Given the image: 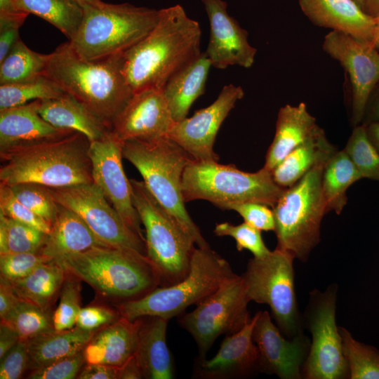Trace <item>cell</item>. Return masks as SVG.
I'll list each match as a JSON object with an SVG mask.
<instances>
[{
    "label": "cell",
    "instance_id": "cell-16",
    "mask_svg": "<svg viewBox=\"0 0 379 379\" xmlns=\"http://www.w3.org/2000/svg\"><path fill=\"white\" fill-rule=\"evenodd\" d=\"M123 143L111 131L103 138L91 142L89 155L93 180L125 224L145 239L139 214L133 202L130 180L122 165Z\"/></svg>",
    "mask_w": 379,
    "mask_h": 379
},
{
    "label": "cell",
    "instance_id": "cell-40",
    "mask_svg": "<svg viewBox=\"0 0 379 379\" xmlns=\"http://www.w3.org/2000/svg\"><path fill=\"white\" fill-rule=\"evenodd\" d=\"M344 150L363 178L379 181V152L368 140L363 124L353 127Z\"/></svg>",
    "mask_w": 379,
    "mask_h": 379
},
{
    "label": "cell",
    "instance_id": "cell-60",
    "mask_svg": "<svg viewBox=\"0 0 379 379\" xmlns=\"http://www.w3.org/2000/svg\"><path fill=\"white\" fill-rule=\"evenodd\" d=\"M82 6L84 5H96L102 2L101 0H78Z\"/></svg>",
    "mask_w": 379,
    "mask_h": 379
},
{
    "label": "cell",
    "instance_id": "cell-44",
    "mask_svg": "<svg viewBox=\"0 0 379 379\" xmlns=\"http://www.w3.org/2000/svg\"><path fill=\"white\" fill-rule=\"evenodd\" d=\"M53 260L41 252L0 254L1 276L10 281L27 277L39 265Z\"/></svg>",
    "mask_w": 379,
    "mask_h": 379
},
{
    "label": "cell",
    "instance_id": "cell-22",
    "mask_svg": "<svg viewBox=\"0 0 379 379\" xmlns=\"http://www.w3.org/2000/svg\"><path fill=\"white\" fill-rule=\"evenodd\" d=\"M74 132L48 123L38 112L35 100L0 109V158L65 138Z\"/></svg>",
    "mask_w": 379,
    "mask_h": 379
},
{
    "label": "cell",
    "instance_id": "cell-32",
    "mask_svg": "<svg viewBox=\"0 0 379 379\" xmlns=\"http://www.w3.org/2000/svg\"><path fill=\"white\" fill-rule=\"evenodd\" d=\"M66 272L59 262L52 260L39 265L27 277L11 282L21 299L51 310L60 295Z\"/></svg>",
    "mask_w": 379,
    "mask_h": 379
},
{
    "label": "cell",
    "instance_id": "cell-15",
    "mask_svg": "<svg viewBox=\"0 0 379 379\" xmlns=\"http://www.w3.org/2000/svg\"><path fill=\"white\" fill-rule=\"evenodd\" d=\"M322 48L348 74L350 123L353 127L361 124L369 96L379 82L378 49L370 43L337 31L325 36Z\"/></svg>",
    "mask_w": 379,
    "mask_h": 379
},
{
    "label": "cell",
    "instance_id": "cell-11",
    "mask_svg": "<svg viewBox=\"0 0 379 379\" xmlns=\"http://www.w3.org/2000/svg\"><path fill=\"white\" fill-rule=\"evenodd\" d=\"M294 259L277 247L264 258L251 259L241 275L250 301L267 305L277 327L289 338L302 333L295 291Z\"/></svg>",
    "mask_w": 379,
    "mask_h": 379
},
{
    "label": "cell",
    "instance_id": "cell-9",
    "mask_svg": "<svg viewBox=\"0 0 379 379\" xmlns=\"http://www.w3.org/2000/svg\"><path fill=\"white\" fill-rule=\"evenodd\" d=\"M324 166L313 168L286 188L272 208L277 247L301 262L319 243L321 221L329 212L321 186Z\"/></svg>",
    "mask_w": 379,
    "mask_h": 379
},
{
    "label": "cell",
    "instance_id": "cell-50",
    "mask_svg": "<svg viewBox=\"0 0 379 379\" xmlns=\"http://www.w3.org/2000/svg\"><path fill=\"white\" fill-rule=\"evenodd\" d=\"M29 13L21 11L0 13V62L20 39L19 29Z\"/></svg>",
    "mask_w": 379,
    "mask_h": 379
},
{
    "label": "cell",
    "instance_id": "cell-25",
    "mask_svg": "<svg viewBox=\"0 0 379 379\" xmlns=\"http://www.w3.org/2000/svg\"><path fill=\"white\" fill-rule=\"evenodd\" d=\"M135 357L142 378L171 379L174 376L172 355L166 343L167 319L142 317Z\"/></svg>",
    "mask_w": 379,
    "mask_h": 379
},
{
    "label": "cell",
    "instance_id": "cell-51",
    "mask_svg": "<svg viewBox=\"0 0 379 379\" xmlns=\"http://www.w3.org/2000/svg\"><path fill=\"white\" fill-rule=\"evenodd\" d=\"M117 367L86 363L77 379H117Z\"/></svg>",
    "mask_w": 379,
    "mask_h": 379
},
{
    "label": "cell",
    "instance_id": "cell-21",
    "mask_svg": "<svg viewBox=\"0 0 379 379\" xmlns=\"http://www.w3.org/2000/svg\"><path fill=\"white\" fill-rule=\"evenodd\" d=\"M255 314L239 331L227 335L217 354L210 359H197L194 376L204 379L243 378L259 368V352L253 339Z\"/></svg>",
    "mask_w": 379,
    "mask_h": 379
},
{
    "label": "cell",
    "instance_id": "cell-19",
    "mask_svg": "<svg viewBox=\"0 0 379 379\" xmlns=\"http://www.w3.org/2000/svg\"><path fill=\"white\" fill-rule=\"evenodd\" d=\"M174 121L162 89L133 93L113 121L111 132L122 142L168 136Z\"/></svg>",
    "mask_w": 379,
    "mask_h": 379
},
{
    "label": "cell",
    "instance_id": "cell-28",
    "mask_svg": "<svg viewBox=\"0 0 379 379\" xmlns=\"http://www.w3.org/2000/svg\"><path fill=\"white\" fill-rule=\"evenodd\" d=\"M39 114L50 124L61 129L84 134L90 142L111 131L83 105L67 93L51 98L35 100Z\"/></svg>",
    "mask_w": 379,
    "mask_h": 379
},
{
    "label": "cell",
    "instance_id": "cell-53",
    "mask_svg": "<svg viewBox=\"0 0 379 379\" xmlns=\"http://www.w3.org/2000/svg\"><path fill=\"white\" fill-rule=\"evenodd\" d=\"M18 333L11 326L1 321L0 324V359L19 341Z\"/></svg>",
    "mask_w": 379,
    "mask_h": 379
},
{
    "label": "cell",
    "instance_id": "cell-14",
    "mask_svg": "<svg viewBox=\"0 0 379 379\" xmlns=\"http://www.w3.org/2000/svg\"><path fill=\"white\" fill-rule=\"evenodd\" d=\"M48 188L58 204L77 213L106 245L133 249L147 255L145 239L125 224L93 182Z\"/></svg>",
    "mask_w": 379,
    "mask_h": 379
},
{
    "label": "cell",
    "instance_id": "cell-57",
    "mask_svg": "<svg viewBox=\"0 0 379 379\" xmlns=\"http://www.w3.org/2000/svg\"><path fill=\"white\" fill-rule=\"evenodd\" d=\"M364 11L371 16H378L379 15V0H366Z\"/></svg>",
    "mask_w": 379,
    "mask_h": 379
},
{
    "label": "cell",
    "instance_id": "cell-1",
    "mask_svg": "<svg viewBox=\"0 0 379 379\" xmlns=\"http://www.w3.org/2000/svg\"><path fill=\"white\" fill-rule=\"evenodd\" d=\"M201 37L199 24L180 5L160 9L152 30L121 54L122 72L133 92L163 89L199 57Z\"/></svg>",
    "mask_w": 379,
    "mask_h": 379
},
{
    "label": "cell",
    "instance_id": "cell-31",
    "mask_svg": "<svg viewBox=\"0 0 379 379\" xmlns=\"http://www.w3.org/2000/svg\"><path fill=\"white\" fill-rule=\"evenodd\" d=\"M93 333L75 326L69 330L53 331L27 340L29 371L83 351Z\"/></svg>",
    "mask_w": 379,
    "mask_h": 379
},
{
    "label": "cell",
    "instance_id": "cell-12",
    "mask_svg": "<svg viewBox=\"0 0 379 379\" xmlns=\"http://www.w3.org/2000/svg\"><path fill=\"white\" fill-rule=\"evenodd\" d=\"M249 302L243 278L237 275L197 303L193 311L180 317L178 324L197 345L198 359H206L220 335L233 334L248 323Z\"/></svg>",
    "mask_w": 379,
    "mask_h": 379
},
{
    "label": "cell",
    "instance_id": "cell-4",
    "mask_svg": "<svg viewBox=\"0 0 379 379\" xmlns=\"http://www.w3.org/2000/svg\"><path fill=\"white\" fill-rule=\"evenodd\" d=\"M91 142L79 132L1 159L0 185L34 182L48 187L93 183Z\"/></svg>",
    "mask_w": 379,
    "mask_h": 379
},
{
    "label": "cell",
    "instance_id": "cell-43",
    "mask_svg": "<svg viewBox=\"0 0 379 379\" xmlns=\"http://www.w3.org/2000/svg\"><path fill=\"white\" fill-rule=\"evenodd\" d=\"M260 232L246 222L237 225L229 222L218 223L213 230L216 236L232 237L239 251L246 249L257 258H264L271 253L265 244Z\"/></svg>",
    "mask_w": 379,
    "mask_h": 379
},
{
    "label": "cell",
    "instance_id": "cell-55",
    "mask_svg": "<svg viewBox=\"0 0 379 379\" xmlns=\"http://www.w3.org/2000/svg\"><path fill=\"white\" fill-rule=\"evenodd\" d=\"M140 378H142V375L135 355L122 366L118 368L117 379Z\"/></svg>",
    "mask_w": 379,
    "mask_h": 379
},
{
    "label": "cell",
    "instance_id": "cell-18",
    "mask_svg": "<svg viewBox=\"0 0 379 379\" xmlns=\"http://www.w3.org/2000/svg\"><path fill=\"white\" fill-rule=\"evenodd\" d=\"M256 314L253 339L258 349L260 371L281 379L302 378L310 346L309 339L301 333L288 340L273 324L268 312Z\"/></svg>",
    "mask_w": 379,
    "mask_h": 379
},
{
    "label": "cell",
    "instance_id": "cell-47",
    "mask_svg": "<svg viewBox=\"0 0 379 379\" xmlns=\"http://www.w3.org/2000/svg\"><path fill=\"white\" fill-rule=\"evenodd\" d=\"M121 317L114 306L112 307L100 302L81 307L76 321V326L81 329L95 332L114 323Z\"/></svg>",
    "mask_w": 379,
    "mask_h": 379
},
{
    "label": "cell",
    "instance_id": "cell-8",
    "mask_svg": "<svg viewBox=\"0 0 379 379\" xmlns=\"http://www.w3.org/2000/svg\"><path fill=\"white\" fill-rule=\"evenodd\" d=\"M264 166L254 173L218 161L194 160L185 168L182 178L185 202L206 200L226 210L230 204L257 202L274 207L284 191Z\"/></svg>",
    "mask_w": 379,
    "mask_h": 379
},
{
    "label": "cell",
    "instance_id": "cell-27",
    "mask_svg": "<svg viewBox=\"0 0 379 379\" xmlns=\"http://www.w3.org/2000/svg\"><path fill=\"white\" fill-rule=\"evenodd\" d=\"M105 246L77 213L58 204L55 220L41 253L59 260L67 255Z\"/></svg>",
    "mask_w": 379,
    "mask_h": 379
},
{
    "label": "cell",
    "instance_id": "cell-59",
    "mask_svg": "<svg viewBox=\"0 0 379 379\" xmlns=\"http://www.w3.org/2000/svg\"><path fill=\"white\" fill-rule=\"evenodd\" d=\"M376 19V28H375V34L374 37V40L373 42V46L379 49V15L375 17Z\"/></svg>",
    "mask_w": 379,
    "mask_h": 379
},
{
    "label": "cell",
    "instance_id": "cell-26",
    "mask_svg": "<svg viewBox=\"0 0 379 379\" xmlns=\"http://www.w3.org/2000/svg\"><path fill=\"white\" fill-rule=\"evenodd\" d=\"M319 128L315 118L304 102L281 107L264 167L272 172L292 150L312 137Z\"/></svg>",
    "mask_w": 379,
    "mask_h": 379
},
{
    "label": "cell",
    "instance_id": "cell-29",
    "mask_svg": "<svg viewBox=\"0 0 379 379\" xmlns=\"http://www.w3.org/2000/svg\"><path fill=\"white\" fill-rule=\"evenodd\" d=\"M337 151L319 127L312 137L292 150L272 171V178L280 187H290L313 168L325 165Z\"/></svg>",
    "mask_w": 379,
    "mask_h": 379
},
{
    "label": "cell",
    "instance_id": "cell-34",
    "mask_svg": "<svg viewBox=\"0 0 379 379\" xmlns=\"http://www.w3.org/2000/svg\"><path fill=\"white\" fill-rule=\"evenodd\" d=\"M19 11L37 15L71 40L83 20L84 7L78 0H13Z\"/></svg>",
    "mask_w": 379,
    "mask_h": 379
},
{
    "label": "cell",
    "instance_id": "cell-20",
    "mask_svg": "<svg viewBox=\"0 0 379 379\" xmlns=\"http://www.w3.org/2000/svg\"><path fill=\"white\" fill-rule=\"evenodd\" d=\"M210 23V38L205 51L212 66L223 69L231 65L251 67L257 50L248 32L227 12L223 0H201Z\"/></svg>",
    "mask_w": 379,
    "mask_h": 379
},
{
    "label": "cell",
    "instance_id": "cell-2",
    "mask_svg": "<svg viewBox=\"0 0 379 379\" xmlns=\"http://www.w3.org/2000/svg\"><path fill=\"white\" fill-rule=\"evenodd\" d=\"M44 74L83 105L110 131L133 92L121 69V55L99 60L79 57L69 41L49 54Z\"/></svg>",
    "mask_w": 379,
    "mask_h": 379
},
{
    "label": "cell",
    "instance_id": "cell-54",
    "mask_svg": "<svg viewBox=\"0 0 379 379\" xmlns=\"http://www.w3.org/2000/svg\"><path fill=\"white\" fill-rule=\"evenodd\" d=\"M379 122V82L368 100L361 124Z\"/></svg>",
    "mask_w": 379,
    "mask_h": 379
},
{
    "label": "cell",
    "instance_id": "cell-58",
    "mask_svg": "<svg viewBox=\"0 0 379 379\" xmlns=\"http://www.w3.org/2000/svg\"><path fill=\"white\" fill-rule=\"evenodd\" d=\"M19 11L13 0H0V13H13Z\"/></svg>",
    "mask_w": 379,
    "mask_h": 379
},
{
    "label": "cell",
    "instance_id": "cell-6",
    "mask_svg": "<svg viewBox=\"0 0 379 379\" xmlns=\"http://www.w3.org/2000/svg\"><path fill=\"white\" fill-rule=\"evenodd\" d=\"M83 20L68 41L81 58L99 60L120 55L155 27L159 10L128 3L84 5Z\"/></svg>",
    "mask_w": 379,
    "mask_h": 379
},
{
    "label": "cell",
    "instance_id": "cell-45",
    "mask_svg": "<svg viewBox=\"0 0 379 379\" xmlns=\"http://www.w3.org/2000/svg\"><path fill=\"white\" fill-rule=\"evenodd\" d=\"M0 213L47 234L51 231V225L47 221L18 201L9 187L4 185H0Z\"/></svg>",
    "mask_w": 379,
    "mask_h": 379
},
{
    "label": "cell",
    "instance_id": "cell-37",
    "mask_svg": "<svg viewBox=\"0 0 379 379\" xmlns=\"http://www.w3.org/2000/svg\"><path fill=\"white\" fill-rule=\"evenodd\" d=\"M64 93L45 74L23 82L0 85V109L23 105L36 100L56 98Z\"/></svg>",
    "mask_w": 379,
    "mask_h": 379
},
{
    "label": "cell",
    "instance_id": "cell-49",
    "mask_svg": "<svg viewBox=\"0 0 379 379\" xmlns=\"http://www.w3.org/2000/svg\"><path fill=\"white\" fill-rule=\"evenodd\" d=\"M0 379H19L29 371L27 341L20 340L1 359Z\"/></svg>",
    "mask_w": 379,
    "mask_h": 379
},
{
    "label": "cell",
    "instance_id": "cell-56",
    "mask_svg": "<svg viewBox=\"0 0 379 379\" xmlns=\"http://www.w3.org/2000/svg\"><path fill=\"white\" fill-rule=\"evenodd\" d=\"M365 126L367 137L379 152V122L371 123Z\"/></svg>",
    "mask_w": 379,
    "mask_h": 379
},
{
    "label": "cell",
    "instance_id": "cell-17",
    "mask_svg": "<svg viewBox=\"0 0 379 379\" xmlns=\"http://www.w3.org/2000/svg\"><path fill=\"white\" fill-rule=\"evenodd\" d=\"M244 95L239 86H225L208 107L197 111L172 125L168 137L182 147L194 160L218 161L213 145L222 122L237 102Z\"/></svg>",
    "mask_w": 379,
    "mask_h": 379
},
{
    "label": "cell",
    "instance_id": "cell-23",
    "mask_svg": "<svg viewBox=\"0 0 379 379\" xmlns=\"http://www.w3.org/2000/svg\"><path fill=\"white\" fill-rule=\"evenodd\" d=\"M299 5L315 25L345 33L373 45L375 17L365 13L354 0H299Z\"/></svg>",
    "mask_w": 379,
    "mask_h": 379
},
{
    "label": "cell",
    "instance_id": "cell-33",
    "mask_svg": "<svg viewBox=\"0 0 379 379\" xmlns=\"http://www.w3.org/2000/svg\"><path fill=\"white\" fill-rule=\"evenodd\" d=\"M362 176L344 150L337 151L324 165L321 186L329 211L339 215L347 203V191Z\"/></svg>",
    "mask_w": 379,
    "mask_h": 379
},
{
    "label": "cell",
    "instance_id": "cell-3",
    "mask_svg": "<svg viewBox=\"0 0 379 379\" xmlns=\"http://www.w3.org/2000/svg\"><path fill=\"white\" fill-rule=\"evenodd\" d=\"M56 261L90 285L102 302L114 305L141 298L162 286L148 257L131 248L98 246Z\"/></svg>",
    "mask_w": 379,
    "mask_h": 379
},
{
    "label": "cell",
    "instance_id": "cell-13",
    "mask_svg": "<svg viewBox=\"0 0 379 379\" xmlns=\"http://www.w3.org/2000/svg\"><path fill=\"white\" fill-rule=\"evenodd\" d=\"M337 287L324 292L314 290L305 312V322L312 342L302 367L306 379L349 378L343 340L335 322Z\"/></svg>",
    "mask_w": 379,
    "mask_h": 379
},
{
    "label": "cell",
    "instance_id": "cell-41",
    "mask_svg": "<svg viewBox=\"0 0 379 379\" xmlns=\"http://www.w3.org/2000/svg\"><path fill=\"white\" fill-rule=\"evenodd\" d=\"M59 304L53 312L55 331L69 330L76 326L77 318L81 308V280L66 271Z\"/></svg>",
    "mask_w": 379,
    "mask_h": 379
},
{
    "label": "cell",
    "instance_id": "cell-39",
    "mask_svg": "<svg viewBox=\"0 0 379 379\" xmlns=\"http://www.w3.org/2000/svg\"><path fill=\"white\" fill-rule=\"evenodd\" d=\"M350 379H379V351L356 340L350 331L339 327Z\"/></svg>",
    "mask_w": 379,
    "mask_h": 379
},
{
    "label": "cell",
    "instance_id": "cell-61",
    "mask_svg": "<svg viewBox=\"0 0 379 379\" xmlns=\"http://www.w3.org/2000/svg\"><path fill=\"white\" fill-rule=\"evenodd\" d=\"M363 10L366 0H354Z\"/></svg>",
    "mask_w": 379,
    "mask_h": 379
},
{
    "label": "cell",
    "instance_id": "cell-42",
    "mask_svg": "<svg viewBox=\"0 0 379 379\" xmlns=\"http://www.w3.org/2000/svg\"><path fill=\"white\" fill-rule=\"evenodd\" d=\"M7 186L18 201L52 226L57 216L58 204L48 187L34 182H20Z\"/></svg>",
    "mask_w": 379,
    "mask_h": 379
},
{
    "label": "cell",
    "instance_id": "cell-24",
    "mask_svg": "<svg viewBox=\"0 0 379 379\" xmlns=\"http://www.w3.org/2000/svg\"><path fill=\"white\" fill-rule=\"evenodd\" d=\"M140 323L121 317L95 331L84 349L86 363L122 366L135 355Z\"/></svg>",
    "mask_w": 379,
    "mask_h": 379
},
{
    "label": "cell",
    "instance_id": "cell-30",
    "mask_svg": "<svg viewBox=\"0 0 379 379\" xmlns=\"http://www.w3.org/2000/svg\"><path fill=\"white\" fill-rule=\"evenodd\" d=\"M206 52L171 77L163 88L174 122L187 117L192 103L201 95L210 67Z\"/></svg>",
    "mask_w": 379,
    "mask_h": 379
},
{
    "label": "cell",
    "instance_id": "cell-46",
    "mask_svg": "<svg viewBox=\"0 0 379 379\" xmlns=\"http://www.w3.org/2000/svg\"><path fill=\"white\" fill-rule=\"evenodd\" d=\"M86 364L84 350L28 372L29 379H74Z\"/></svg>",
    "mask_w": 379,
    "mask_h": 379
},
{
    "label": "cell",
    "instance_id": "cell-7",
    "mask_svg": "<svg viewBox=\"0 0 379 379\" xmlns=\"http://www.w3.org/2000/svg\"><path fill=\"white\" fill-rule=\"evenodd\" d=\"M229 262L210 246L194 248L190 271L180 281L159 286L141 298L114 305L121 317L134 321L145 317L167 319L180 315L236 277Z\"/></svg>",
    "mask_w": 379,
    "mask_h": 379
},
{
    "label": "cell",
    "instance_id": "cell-38",
    "mask_svg": "<svg viewBox=\"0 0 379 379\" xmlns=\"http://www.w3.org/2000/svg\"><path fill=\"white\" fill-rule=\"evenodd\" d=\"M47 235L0 213V254L41 252Z\"/></svg>",
    "mask_w": 379,
    "mask_h": 379
},
{
    "label": "cell",
    "instance_id": "cell-48",
    "mask_svg": "<svg viewBox=\"0 0 379 379\" xmlns=\"http://www.w3.org/2000/svg\"><path fill=\"white\" fill-rule=\"evenodd\" d=\"M226 210L237 212L244 222L260 231H274L273 211L268 206L257 202H240L229 204Z\"/></svg>",
    "mask_w": 379,
    "mask_h": 379
},
{
    "label": "cell",
    "instance_id": "cell-36",
    "mask_svg": "<svg viewBox=\"0 0 379 379\" xmlns=\"http://www.w3.org/2000/svg\"><path fill=\"white\" fill-rule=\"evenodd\" d=\"M53 310H45L22 299L1 321L13 328L21 340L27 341L54 331Z\"/></svg>",
    "mask_w": 379,
    "mask_h": 379
},
{
    "label": "cell",
    "instance_id": "cell-10",
    "mask_svg": "<svg viewBox=\"0 0 379 379\" xmlns=\"http://www.w3.org/2000/svg\"><path fill=\"white\" fill-rule=\"evenodd\" d=\"M133 202L145 227L146 254L168 286L188 274L194 241L155 199L143 181L130 180Z\"/></svg>",
    "mask_w": 379,
    "mask_h": 379
},
{
    "label": "cell",
    "instance_id": "cell-5",
    "mask_svg": "<svg viewBox=\"0 0 379 379\" xmlns=\"http://www.w3.org/2000/svg\"><path fill=\"white\" fill-rule=\"evenodd\" d=\"M123 158L140 172L148 190L159 204L192 237L197 247H209L185 207L182 178L194 159L168 136L123 143Z\"/></svg>",
    "mask_w": 379,
    "mask_h": 379
},
{
    "label": "cell",
    "instance_id": "cell-35",
    "mask_svg": "<svg viewBox=\"0 0 379 379\" xmlns=\"http://www.w3.org/2000/svg\"><path fill=\"white\" fill-rule=\"evenodd\" d=\"M49 54L35 52L20 38L0 62V85L16 84L44 74Z\"/></svg>",
    "mask_w": 379,
    "mask_h": 379
},
{
    "label": "cell",
    "instance_id": "cell-52",
    "mask_svg": "<svg viewBox=\"0 0 379 379\" xmlns=\"http://www.w3.org/2000/svg\"><path fill=\"white\" fill-rule=\"evenodd\" d=\"M11 282L0 277V318H4L11 310L20 301Z\"/></svg>",
    "mask_w": 379,
    "mask_h": 379
}]
</instances>
